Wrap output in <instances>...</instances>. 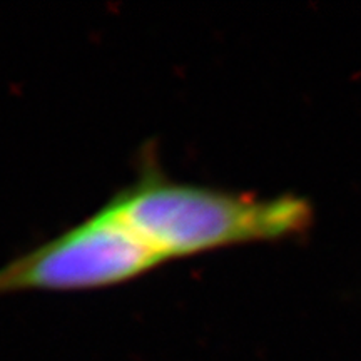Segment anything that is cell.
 <instances>
[{
  "label": "cell",
  "instance_id": "1",
  "mask_svg": "<svg viewBox=\"0 0 361 361\" xmlns=\"http://www.w3.org/2000/svg\"><path fill=\"white\" fill-rule=\"evenodd\" d=\"M159 258L281 241L308 228V202L261 197L144 174L104 204Z\"/></svg>",
  "mask_w": 361,
  "mask_h": 361
},
{
  "label": "cell",
  "instance_id": "2",
  "mask_svg": "<svg viewBox=\"0 0 361 361\" xmlns=\"http://www.w3.org/2000/svg\"><path fill=\"white\" fill-rule=\"evenodd\" d=\"M161 263L102 206L82 223L0 266V295L99 290L142 276Z\"/></svg>",
  "mask_w": 361,
  "mask_h": 361
}]
</instances>
